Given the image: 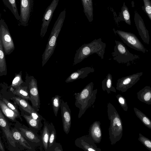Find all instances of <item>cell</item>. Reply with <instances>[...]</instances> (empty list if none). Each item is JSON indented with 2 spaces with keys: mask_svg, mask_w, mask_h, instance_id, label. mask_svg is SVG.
Wrapping results in <instances>:
<instances>
[{
  "mask_svg": "<svg viewBox=\"0 0 151 151\" xmlns=\"http://www.w3.org/2000/svg\"><path fill=\"white\" fill-rule=\"evenodd\" d=\"M94 83L91 82L82 90L75 93V96L76 106L79 109L78 117L80 118L86 110L92 106L96 99L97 89L93 90Z\"/></svg>",
  "mask_w": 151,
  "mask_h": 151,
  "instance_id": "cell-1",
  "label": "cell"
},
{
  "mask_svg": "<svg viewBox=\"0 0 151 151\" xmlns=\"http://www.w3.org/2000/svg\"><path fill=\"white\" fill-rule=\"evenodd\" d=\"M106 47V43L102 41L101 38L95 39L89 43L82 45L76 51L73 65L80 63L93 54H96L101 59H103Z\"/></svg>",
  "mask_w": 151,
  "mask_h": 151,
  "instance_id": "cell-2",
  "label": "cell"
},
{
  "mask_svg": "<svg viewBox=\"0 0 151 151\" xmlns=\"http://www.w3.org/2000/svg\"><path fill=\"white\" fill-rule=\"evenodd\" d=\"M107 112L110 121L109 129V139L111 145L115 144L122 138L123 135V124L122 120L117 111L110 103L107 106Z\"/></svg>",
  "mask_w": 151,
  "mask_h": 151,
  "instance_id": "cell-3",
  "label": "cell"
},
{
  "mask_svg": "<svg viewBox=\"0 0 151 151\" xmlns=\"http://www.w3.org/2000/svg\"><path fill=\"white\" fill-rule=\"evenodd\" d=\"M66 14L65 9L60 14L55 22L49 37L45 51L42 55V66L43 67L53 54L56 45L58 37L61 30Z\"/></svg>",
  "mask_w": 151,
  "mask_h": 151,
  "instance_id": "cell-4",
  "label": "cell"
},
{
  "mask_svg": "<svg viewBox=\"0 0 151 151\" xmlns=\"http://www.w3.org/2000/svg\"><path fill=\"white\" fill-rule=\"evenodd\" d=\"M115 43L114 51L111 54L113 60L118 63L125 64L127 66H129L134 63L139 58V55L130 53L122 42L115 40Z\"/></svg>",
  "mask_w": 151,
  "mask_h": 151,
  "instance_id": "cell-5",
  "label": "cell"
},
{
  "mask_svg": "<svg viewBox=\"0 0 151 151\" xmlns=\"http://www.w3.org/2000/svg\"><path fill=\"white\" fill-rule=\"evenodd\" d=\"M123 42L130 48L145 53L148 51L135 34L131 32L117 30H114Z\"/></svg>",
  "mask_w": 151,
  "mask_h": 151,
  "instance_id": "cell-6",
  "label": "cell"
},
{
  "mask_svg": "<svg viewBox=\"0 0 151 151\" xmlns=\"http://www.w3.org/2000/svg\"><path fill=\"white\" fill-rule=\"evenodd\" d=\"M0 39L6 55L11 54L15 49L14 43L8 26L2 19L0 20Z\"/></svg>",
  "mask_w": 151,
  "mask_h": 151,
  "instance_id": "cell-7",
  "label": "cell"
},
{
  "mask_svg": "<svg viewBox=\"0 0 151 151\" xmlns=\"http://www.w3.org/2000/svg\"><path fill=\"white\" fill-rule=\"evenodd\" d=\"M143 72H138L119 79L116 83V89L122 92H125L139 80Z\"/></svg>",
  "mask_w": 151,
  "mask_h": 151,
  "instance_id": "cell-8",
  "label": "cell"
},
{
  "mask_svg": "<svg viewBox=\"0 0 151 151\" xmlns=\"http://www.w3.org/2000/svg\"><path fill=\"white\" fill-rule=\"evenodd\" d=\"M26 81L28 83L29 88L32 105L38 110L40 104L37 81L33 76H29L26 73Z\"/></svg>",
  "mask_w": 151,
  "mask_h": 151,
  "instance_id": "cell-9",
  "label": "cell"
},
{
  "mask_svg": "<svg viewBox=\"0 0 151 151\" xmlns=\"http://www.w3.org/2000/svg\"><path fill=\"white\" fill-rule=\"evenodd\" d=\"M59 0H53L47 8L43 15L40 36L42 38L47 31L48 27L51 20L53 13L56 8Z\"/></svg>",
  "mask_w": 151,
  "mask_h": 151,
  "instance_id": "cell-10",
  "label": "cell"
},
{
  "mask_svg": "<svg viewBox=\"0 0 151 151\" xmlns=\"http://www.w3.org/2000/svg\"><path fill=\"white\" fill-rule=\"evenodd\" d=\"M20 9L19 21L21 25H28L32 11L33 0H20Z\"/></svg>",
  "mask_w": 151,
  "mask_h": 151,
  "instance_id": "cell-11",
  "label": "cell"
},
{
  "mask_svg": "<svg viewBox=\"0 0 151 151\" xmlns=\"http://www.w3.org/2000/svg\"><path fill=\"white\" fill-rule=\"evenodd\" d=\"M75 145L78 147L86 151H101L97 147L89 135H87L77 138L75 141Z\"/></svg>",
  "mask_w": 151,
  "mask_h": 151,
  "instance_id": "cell-12",
  "label": "cell"
},
{
  "mask_svg": "<svg viewBox=\"0 0 151 151\" xmlns=\"http://www.w3.org/2000/svg\"><path fill=\"white\" fill-rule=\"evenodd\" d=\"M60 107L63 129L67 134L70 132L71 125V111L67 102H64L63 100L62 101Z\"/></svg>",
  "mask_w": 151,
  "mask_h": 151,
  "instance_id": "cell-13",
  "label": "cell"
},
{
  "mask_svg": "<svg viewBox=\"0 0 151 151\" xmlns=\"http://www.w3.org/2000/svg\"><path fill=\"white\" fill-rule=\"evenodd\" d=\"M134 19L139 35L145 43L149 44L150 36L149 31L146 28L142 18L136 11L135 12Z\"/></svg>",
  "mask_w": 151,
  "mask_h": 151,
  "instance_id": "cell-14",
  "label": "cell"
},
{
  "mask_svg": "<svg viewBox=\"0 0 151 151\" xmlns=\"http://www.w3.org/2000/svg\"><path fill=\"white\" fill-rule=\"evenodd\" d=\"M94 68L90 67L82 68L71 73L65 81L66 83L73 82L80 78L84 79L88 74L94 71Z\"/></svg>",
  "mask_w": 151,
  "mask_h": 151,
  "instance_id": "cell-15",
  "label": "cell"
},
{
  "mask_svg": "<svg viewBox=\"0 0 151 151\" xmlns=\"http://www.w3.org/2000/svg\"><path fill=\"white\" fill-rule=\"evenodd\" d=\"M101 124L100 121H96L89 127L88 135L96 143H99L101 141L102 133Z\"/></svg>",
  "mask_w": 151,
  "mask_h": 151,
  "instance_id": "cell-16",
  "label": "cell"
},
{
  "mask_svg": "<svg viewBox=\"0 0 151 151\" xmlns=\"http://www.w3.org/2000/svg\"><path fill=\"white\" fill-rule=\"evenodd\" d=\"M0 126L9 143L13 147H15V141L13 137L12 132L10 130L7 122L1 110H0Z\"/></svg>",
  "mask_w": 151,
  "mask_h": 151,
  "instance_id": "cell-17",
  "label": "cell"
},
{
  "mask_svg": "<svg viewBox=\"0 0 151 151\" xmlns=\"http://www.w3.org/2000/svg\"><path fill=\"white\" fill-rule=\"evenodd\" d=\"M138 99L141 101L148 105L151 104V88L146 86L137 93Z\"/></svg>",
  "mask_w": 151,
  "mask_h": 151,
  "instance_id": "cell-18",
  "label": "cell"
},
{
  "mask_svg": "<svg viewBox=\"0 0 151 151\" xmlns=\"http://www.w3.org/2000/svg\"><path fill=\"white\" fill-rule=\"evenodd\" d=\"M83 12L88 21L93 20V6L92 0H81Z\"/></svg>",
  "mask_w": 151,
  "mask_h": 151,
  "instance_id": "cell-19",
  "label": "cell"
},
{
  "mask_svg": "<svg viewBox=\"0 0 151 151\" xmlns=\"http://www.w3.org/2000/svg\"><path fill=\"white\" fill-rule=\"evenodd\" d=\"M112 76L111 74L109 73L102 81V90L106 91L108 94L110 93L111 91L116 93V90L112 86Z\"/></svg>",
  "mask_w": 151,
  "mask_h": 151,
  "instance_id": "cell-20",
  "label": "cell"
},
{
  "mask_svg": "<svg viewBox=\"0 0 151 151\" xmlns=\"http://www.w3.org/2000/svg\"><path fill=\"white\" fill-rule=\"evenodd\" d=\"M11 99L12 100L15 104L18 105L23 110L29 114L32 111L35 110L25 99L20 97H13L11 98Z\"/></svg>",
  "mask_w": 151,
  "mask_h": 151,
  "instance_id": "cell-21",
  "label": "cell"
},
{
  "mask_svg": "<svg viewBox=\"0 0 151 151\" xmlns=\"http://www.w3.org/2000/svg\"><path fill=\"white\" fill-rule=\"evenodd\" d=\"M6 54L4 52L1 40L0 39V76L7 74Z\"/></svg>",
  "mask_w": 151,
  "mask_h": 151,
  "instance_id": "cell-22",
  "label": "cell"
},
{
  "mask_svg": "<svg viewBox=\"0 0 151 151\" xmlns=\"http://www.w3.org/2000/svg\"><path fill=\"white\" fill-rule=\"evenodd\" d=\"M0 107L2 112L8 118L12 120L15 121L16 119L19 118L18 115L9 108L3 101L0 100Z\"/></svg>",
  "mask_w": 151,
  "mask_h": 151,
  "instance_id": "cell-23",
  "label": "cell"
},
{
  "mask_svg": "<svg viewBox=\"0 0 151 151\" xmlns=\"http://www.w3.org/2000/svg\"><path fill=\"white\" fill-rule=\"evenodd\" d=\"M12 132L14 139L18 142L20 145L28 149H32L31 147L25 139L21 133L18 130L16 129H13L12 130Z\"/></svg>",
  "mask_w": 151,
  "mask_h": 151,
  "instance_id": "cell-24",
  "label": "cell"
},
{
  "mask_svg": "<svg viewBox=\"0 0 151 151\" xmlns=\"http://www.w3.org/2000/svg\"><path fill=\"white\" fill-rule=\"evenodd\" d=\"M27 86H22L21 85L17 87L15 90L12 91L14 94L17 95L23 99L31 101V98Z\"/></svg>",
  "mask_w": 151,
  "mask_h": 151,
  "instance_id": "cell-25",
  "label": "cell"
},
{
  "mask_svg": "<svg viewBox=\"0 0 151 151\" xmlns=\"http://www.w3.org/2000/svg\"><path fill=\"white\" fill-rule=\"evenodd\" d=\"M5 5L9 9L16 19L19 20V16L16 0H2Z\"/></svg>",
  "mask_w": 151,
  "mask_h": 151,
  "instance_id": "cell-26",
  "label": "cell"
},
{
  "mask_svg": "<svg viewBox=\"0 0 151 151\" xmlns=\"http://www.w3.org/2000/svg\"><path fill=\"white\" fill-rule=\"evenodd\" d=\"M134 110L136 116L144 125L151 129V120L149 118L137 108L134 107Z\"/></svg>",
  "mask_w": 151,
  "mask_h": 151,
  "instance_id": "cell-27",
  "label": "cell"
},
{
  "mask_svg": "<svg viewBox=\"0 0 151 151\" xmlns=\"http://www.w3.org/2000/svg\"><path fill=\"white\" fill-rule=\"evenodd\" d=\"M21 133L25 137L32 142H38L40 140L38 137L31 130L19 128Z\"/></svg>",
  "mask_w": 151,
  "mask_h": 151,
  "instance_id": "cell-28",
  "label": "cell"
},
{
  "mask_svg": "<svg viewBox=\"0 0 151 151\" xmlns=\"http://www.w3.org/2000/svg\"><path fill=\"white\" fill-rule=\"evenodd\" d=\"M119 17H122V20L124 21L127 24L129 25H131L130 14L125 2H124L122 7Z\"/></svg>",
  "mask_w": 151,
  "mask_h": 151,
  "instance_id": "cell-29",
  "label": "cell"
},
{
  "mask_svg": "<svg viewBox=\"0 0 151 151\" xmlns=\"http://www.w3.org/2000/svg\"><path fill=\"white\" fill-rule=\"evenodd\" d=\"M61 96L55 95L52 98V103L54 114L57 116L59 108L60 107L62 100Z\"/></svg>",
  "mask_w": 151,
  "mask_h": 151,
  "instance_id": "cell-30",
  "label": "cell"
},
{
  "mask_svg": "<svg viewBox=\"0 0 151 151\" xmlns=\"http://www.w3.org/2000/svg\"><path fill=\"white\" fill-rule=\"evenodd\" d=\"M49 136L48 129L47 126H45L43 130L42 139L44 147L45 150L47 149L48 146Z\"/></svg>",
  "mask_w": 151,
  "mask_h": 151,
  "instance_id": "cell-31",
  "label": "cell"
},
{
  "mask_svg": "<svg viewBox=\"0 0 151 151\" xmlns=\"http://www.w3.org/2000/svg\"><path fill=\"white\" fill-rule=\"evenodd\" d=\"M24 83L22 78V71H21L18 73L15 74L11 85V88H16Z\"/></svg>",
  "mask_w": 151,
  "mask_h": 151,
  "instance_id": "cell-32",
  "label": "cell"
},
{
  "mask_svg": "<svg viewBox=\"0 0 151 151\" xmlns=\"http://www.w3.org/2000/svg\"><path fill=\"white\" fill-rule=\"evenodd\" d=\"M138 140L148 150L151 151V140L139 134Z\"/></svg>",
  "mask_w": 151,
  "mask_h": 151,
  "instance_id": "cell-33",
  "label": "cell"
},
{
  "mask_svg": "<svg viewBox=\"0 0 151 151\" xmlns=\"http://www.w3.org/2000/svg\"><path fill=\"white\" fill-rule=\"evenodd\" d=\"M23 116L30 126L35 128H37L38 127L39 121L34 119L30 115L28 116L24 115Z\"/></svg>",
  "mask_w": 151,
  "mask_h": 151,
  "instance_id": "cell-34",
  "label": "cell"
},
{
  "mask_svg": "<svg viewBox=\"0 0 151 151\" xmlns=\"http://www.w3.org/2000/svg\"><path fill=\"white\" fill-rule=\"evenodd\" d=\"M144 3L143 10L151 21V1L142 0Z\"/></svg>",
  "mask_w": 151,
  "mask_h": 151,
  "instance_id": "cell-35",
  "label": "cell"
},
{
  "mask_svg": "<svg viewBox=\"0 0 151 151\" xmlns=\"http://www.w3.org/2000/svg\"><path fill=\"white\" fill-rule=\"evenodd\" d=\"M118 101L121 107L125 111L128 110V107L126 100L125 98L120 94L116 95Z\"/></svg>",
  "mask_w": 151,
  "mask_h": 151,
  "instance_id": "cell-36",
  "label": "cell"
},
{
  "mask_svg": "<svg viewBox=\"0 0 151 151\" xmlns=\"http://www.w3.org/2000/svg\"><path fill=\"white\" fill-rule=\"evenodd\" d=\"M3 101L6 104L9 108L15 112L18 115L19 118L21 120H22L21 118L19 112L15 106L5 99L3 98Z\"/></svg>",
  "mask_w": 151,
  "mask_h": 151,
  "instance_id": "cell-37",
  "label": "cell"
},
{
  "mask_svg": "<svg viewBox=\"0 0 151 151\" xmlns=\"http://www.w3.org/2000/svg\"><path fill=\"white\" fill-rule=\"evenodd\" d=\"M29 114L32 118L37 121H40L42 119V117L35 110L32 111Z\"/></svg>",
  "mask_w": 151,
  "mask_h": 151,
  "instance_id": "cell-38",
  "label": "cell"
},
{
  "mask_svg": "<svg viewBox=\"0 0 151 151\" xmlns=\"http://www.w3.org/2000/svg\"><path fill=\"white\" fill-rule=\"evenodd\" d=\"M55 137V133L54 131H52L50 134L49 139V147H51L53 144Z\"/></svg>",
  "mask_w": 151,
  "mask_h": 151,
  "instance_id": "cell-39",
  "label": "cell"
},
{
  "mask_svg": "<svg viewBox=\"0 0 151 151\" xmlns=\"http://www.w3.org/2000/svg\"><path fill=\"white\" fill-rule=\"evenodd\" d=\"M0 150H1L2 151H4V148H3L1 140H0Z\"/></svg>",
  "mask_w": 151,
  "mask_h": 151,
  "instance_id": "cell-40",
  "label": "cell"
},
{
  "mask_svg": "<svg viewBox=\"0 0 151 151\" xmlns=\"http://www.w3.org/2000/svg\"></svg>",
  "mask_w": 151,
  "mask_h": 151,
  "instance_id": "cell-41",
  "label": "cell"
}]
</instances>
